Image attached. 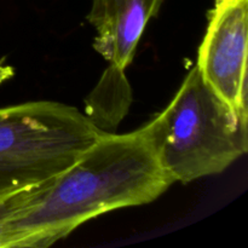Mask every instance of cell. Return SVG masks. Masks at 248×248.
Instances as JSON below:
<instances>
[{
    "instance_id": "1",
    "label": "cell",
    "mask_w": 248,
    "mask_h": 248,
    "mask_svg": "<svg viewBox=\"0 0 248 248\" xmlns=\"http://www.w3.org/2000/svg\"><path fill=\"white\" fill-rule=\"evenodd\" d=\"M173 183L145 126L104 132L64 172L33 189L12 222L15 248L50 246L98 216L153 202Z\"/></svg>"
},
{
    "instance_id": "2",
    "label": "cell",
    "mask_w": 248,
    "mask_h": 248,
    "mask_svg": "<svg viewBox=\"0 0 248 248\" xmlns=\"http://www.w3.org/2000/svg\"><path fill=\"white\" fill-rule=\"evenodd\" d=\"M248 118L235 113L198 67L169 106L145 124L162 167L182 183L224 172L248 149Z\"/></svg>"
},
{
    "instance_id": "6",
    "label": "cell",
    "mask_w": 248,
    "mask_h": 248,
    "mask_svg": "<svg viewBox=\"0 0 248 248\" xmlns=\"http://www.w3.org/2000/svg\"><path fill=\"white\" fill-rule=\"evenodd\" d=\"M35 186L0 195V248H15L12 222L28 202Z\"/></svg>"
},
{
    "instance_id": "7",
    "label": "cell",
    "mask_w": 248,
    "mask_h": 248,
    "mask_svg": "<svg viewBox=\"0 0 248 248\" xmlns=\"http://www.w3.org/2000/svg\"><path fill=\"white\" fill-rule=\"evenodd\" d=\"M229 1V0H216V5H220V4H224V2Z\"/></svg>"
},
{
    "instance_id": "5",
    "label": "cell",
    "mask_w": 248,
    "mask_h": 248,
    "mask_svg": "<svg viewBox=\"0 0 248 248\" xmlns=\"http://www.w3.org/2000/svg\"><path fill=\"white\" fill-rule=\"evenodd\" d=\"M164 0H92L87 21L97 35L93 48L108 62L127 67L152 17Z\"/></svg>"
},
{
    "instance_id": "3",
    "label": "cell",
    "mask_w": 248,
    "mask_h": 248,
    "mask_svg": "<svg viewBox=\"0 0 248 248\" xmlns=\"http://www.w3.org/2000/svg\"><path fill=\"white\" fill-rule=\"evenodd\" d=\"M104 132L86 114L60 102L0 108V195L58 176Z\"/></svg>"
},
{
    "instance_id": "4",
    "label": "cell",
    "mask_w": 248,
    "mask_h": 248,
    "mask_svg": "<svg viewBox=\"0 0 248 248\" xmlns=\"http://www.w3.org/2000/svg\"><path fill=\"white\" fill-rule=\"evenodd\" d=\"M248 0L216 5L196 67L206 84L240 116L248 118Z\"/></svg>"
}]
</instances>
